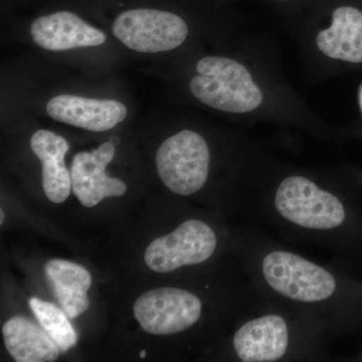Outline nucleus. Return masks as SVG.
Masks as SVG:
<instances>
[{
	"label": "nucleus",
	"instance_id": "8",
	"mask_svg": "<svg viewBox=\"0 0 362 362\" xmlns=\"http://www.w3.org/2000/svg\"><path fill=\"white\" fill-rule=\"evenodd\" d=\"M115 144L105 142L93 151L78 152L71 166V190L86 207L99 204L105 197H121L125 183L107 175L106 168L115 156Z\"/></svg>",
	"mask_w": 362,
	"mask_h": 362
},
{
	"label": "nucleus",
	"instance_id": "9",
	"mask_svg": "<svg viewBox=\"0 0 362 362\" xmlns=\"http://www.w3.org/2000/svg\"><path fill=\"white\" fill-rule=\"evenodd\" d=\"M45 110L54 120L93 132L110 130L127 117L125 105L116 100L89 99L69 94L52 98Z\"/></svg>",
	"mask_w": 362,
	"mask_h": 362
},
{
	"label": "nucleus",
	"instance_id": "14",
	"mask_svg": "<svg viewBox=\"0 0 362 362\" xmlns=\"http://www.w3.org/2000/svg\"><path fill=\"white\" fill-rule=\"evenodd\" d=\"M45 272L69 318H77L88 310V290L92 285V276L87 269L73 262L57 259L47 262Z\"/></svg>",
	"mask_w": 362,
	"mask_h": 362
},
{
	"label": "nucleus",
	"instance_id": "13",
	"mask_svg": "<svg viewBox=\"0 0 362 362\" xmlns=\"http://www.w3.org/2000/svg\"><path fill=\"white\" fill-rule=\"evenodd\" d=\"M2 335L7 351L18 362L56 361L62 354L42 326L25 317L9 319L2 327Z\"/></svg>",
	"mask_w": 362,
	"mask_h": 362
},
{
	"label": "nucleus",
	"instance_id": "5",
	"mask_svg": "<svg viewBox=\"0 0 362 362\" xmlns=\"http://www.w3.org/2000/svg\"><path fill=\"white\" fill-rule=\"evenodd\" d=\"M221 246V238L213 226L188 218L173 233L154 240L145 252V262L150 270L170 273L206 263Z\"/></svg>",
	"mask_w": 362,
	"mask_h": 362
},
{
	"label": "nucleus",
	"instance_id": "10",
	"mask_svg": "<svg viewBox=\"0 0 362 362\" xmlns=\"http://www.w3.org/2000/svg\"><path fill=\"white\" fill-rule=\"evenodd\" d=\"M30 35L35 44L52 52L97 47L107 40L103 32L66 11L37 18L30 26Z\"/></svg>",
	"mask_w": 362,
	"mask_h": 362
},
{
	"label": "nucleus",
	"instance_id": "11",
	"mask_svg": "<svg viewBox=\"0 0 362 362\" xmlns=\"http://www.w3.org/2000/svg\"><path fill=\"white\" fill-rule=\"evenodd\" d=\"M318 49L328 58L345 63L362 64V11L354 6L338 7L329 28L316 37Z\"/></svg>",
	"mask_w": 362,
	"mask_h": 362
},
{
	"label": "nucleus",
	"instance_id": "16",
	"mask_svg": "<svg viewBox=\"0 0 362 362\" xmlns=\"http://www.w3.org/2000/svg\"><path fill=\"white\" fill-rule=\"evenodd\" d=\"M358 104L359 108H361V111L362 113V84L361 85V87H359L358 90Z\"/></svg>",
	"mask_w": 362,
	"mask_h": 362
},
{
	"label": "nucleus",
	"instance_id": "2",
	"mask_svg": "<svg viewBox=\"0 0 362 362\" xmlns=\"http://www.w3.org/2000/svg\"><path fill=\"white\" fill-rule=\"evenodd\" d=\"M330 338L318 317L259 295L235 318L230 349L240 362L320 361L327 358Z\"/></svg>",
	"mask_w": 362,
	"mask_h": 362
},
{
	"label": "nucleus",
	"instance_id": "17",
	"mask_svg": "<svg viewBox=\"0 0 362 362\" xmlns=\"http://www.w3.org/2000/svg\"><path fill=\"white\" fill-rule=\"evenodd\" d=\"M4 218H6V216H4V209H1V211H0V223H1V225L4 223Z\"/></svg>",
	"mask_w": 362,
	"mask_h": 362
},
{
	"label": "nucleus",
	"instance_id": "12",
	"mask_svg": "<svg viewBox=\"0 0 362 362\" xmlns=\"http://www.w3.org/2000/svg\"><path fill=\"white\" fill-rule=\"evenodd\" d=\"M30 148L42 162V187L47 199L54 204L65 202L71 190V171L65 163L68 142L52 131L39 130L32 136Z\"/></svg>",
	"mask_w": 362,
	"mask_h": 362
},
{
	"label": "nucleus",
	"instance_id": "19",
	"mask_svg": "<svg viewBox=\"0 0 362 362\" xmlns=\"http://www.w3.org/2000/svg\"><path fill=\"white\" fill-rule=\"evenodd\" d=\"M282 1H284V0H282Z\"/></svg>",
	"mask_w": 362,
	"mask_h": 362
},
{
	"label": "nucleus",
	"instance_id": "15",
	"mask_svg": "<svg viewBox=\"0 0 362 362\" xmlns=\"http://www.w3.org/2000/svg\"><path fill=\"white\" fill-rule=\"evenodd\" d=\"M28 303L40 325L59 345L62 354H65L77 344V332L63 309L61 310L56 305L35 297L30 298Z\"/></svg>",
	"mask_w": 362,
	"mask_h": 362
},
{
	"label": "nucleus",
	"instance_id": "7",
	"mask_svg": "<svg viewBox=\"0 0 362 362\" xmlns=\"http://www.w3.org/2000/svg\"><path fill=\"white\" fill-rule=\"evenodd\" d=\"M112 30L128 49L145 54L173 51L188 35L187 23L180 16L151 8L124 11L114 21Z\"/></svg>",
	"mask_w": 362,
	"mask_h": 362
},
{
	"label": "nucleus",
	"instance_id": "4",
	"mask_svg": "<svg viewBox=\"0 0 362 362\" xmlns=\"http://www.w3.org/2000/svg\"><path fill=\"white\" fill-rule=\"evenodd\" d=\"M211 154L199 133L182 130L168 138L156 152V168L163 185L173 194L192 197L206 187Z\"/></svg>",
	"mask_w": 362,
	"mask_h": 362
},
{
	"label": "nucleus",
	"instance_id": "18",
	"mask_svg": "<svg viewBox=\"0 0 362 362\" xmlns=\"http://www.w3.org/2000/svg\"><path fill=\"white\" fill-rule=\"evenodd\" d=\"M145 356H146V351H145V350H142V351L140 352V357H141V358H145Z\"/></svg>",
	"mask_w": 362,
	"mask_h": 362
},
{
	"label": "nucleus",
	"instance_id": "1",
	"mask_svg": "<svg viewBox=\"0 0 362 362\" xmlns=\"http://www.w3.org/2000/svg\"><path fill=\"white\" fill-rule=\"evenodd\" d=\"M242 211L283 240L337 252L349 249L354 213L346 197L313 176L288 173L273 185L247 192Z\"/></svg>",
	"mask_w": 362,
	"mask_h": 362
},
{
	"label": "nucleus",
	"instance_id": "3",
	"mask_svg": "<svg viewBox=\"0 0 362 362\" xmlns=\"http://www.w3.org/2000/svg\"><path fill=\"white\" fill-rule=\"evenodd\" d=\"M189 89L199 102L216 110L244 114L256 110L263 94L249 70L238 61L209 56L197 63Z\"/></svg>",
	"mask_w": 362,
	"mask_h": 362
},
{
	"label": "nucleus",
	"instance_id": "6",
	"mask_svg": "<svg viewBox=\"0 0 362 362\" xmlns=\"http://www.w3.org/2000/svg\"><path fill=\"white\" fill-rule=\"evenodd\" d=\"M204 302L189 290L164 287L144 293L135 302V318L143 330L156 335L187 332L204 316Z\"/></svg>",
	"mask_w": 362,
	"mask_h": 362
}]
</instances>
